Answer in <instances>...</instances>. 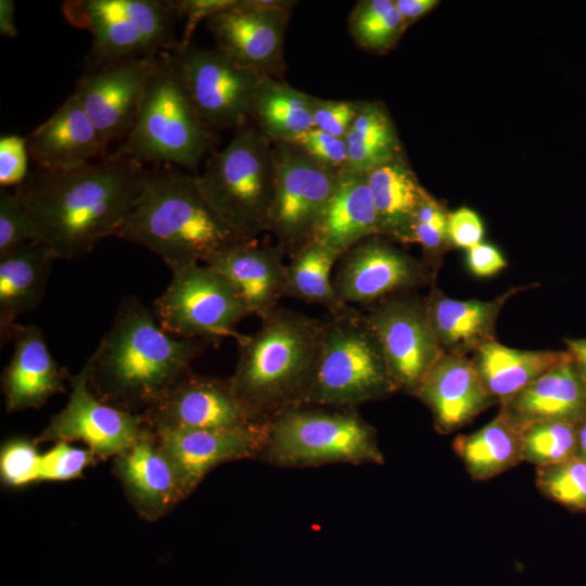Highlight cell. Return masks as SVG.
<instances>
[{
	"label": "cell",
	"instance_id": "6da1fadb",
	"mask_svg": "<svg viewBox=\"0 0 586 586\" xmlns=\"http://www.w3.org/2000/svg\"><path fill=\"white\" fill-rule=\"evenodd\" d=\"M145 171L141 163L114 152L69 170L38 168L14 193L56 258L77 259L115 237L139 198Z\"/></svg>",
	"mask_w": 586,
	"mask_h": 586
},
{
	"label": "cell",
	"instance_id": "7a4b0ae2",
	"mask_svg": "<svg viewBox=\"0 0 586 586\" xmlns=\"http://www.w3.org/2000/svg\"><path fill=\"white\" fill-rule=\"evenodd\" d=\"M206 344L171 336L137 296H127L86 361L89 386L107 404L144 413L191 371Z\"/></svg>",
	"mask_w": 586,
	"mask_h": 586
},
{
	"label": "cell",
	"instance_id": "3957f363",
	"mask_svg": "<svg viewBox=\"0 0 586 586\" xmlns=\"http://www.w3.org/2000/svg\"><path fill=\"white\" fill-rule=\"evenodd\" d=\"M115 237L154 253L171 271L250 242L217 217L195 177L173 168L145 171L139 198Z\"/></svg>",
	"mask_w": 586,
	"mask_h": 586
},
{
	"label": "cell",
	"instance_id": "277c9868",
	"mask_svg": "<svg viewBox=\"0 0 586 586\" xmlns=\"http://www.w3.org/2000/svg\"><path fill=\"white\" fill-rule=\"evenodd\" d=\"M323 320L277 307L259 329L238 339L231 387L258 421L302 407L319 352Z\"/></svg>",
	"mask_w": 586,
	"mask_h": 586
},
{
	"label": "cell",
	"instance_id": "5b68a950",
	"mask_svg": "<svg viewBox=\"0 0 586 586\" xmlns=\"http://www.w3.org/2000/svg\"><path fill=\"white\" fill-rule=\"evenodd\" d=\"M214 144L173 51L156 55L135 124L115 151L139 163L194 167Z\"/></svg>",
	"mask_w": 586,
	"mask_h": 586
},
{
	"label": "cell",
	"instance_id": "8992f818",
	"mask_svg": "<svg viewBox=\"0 0 586 586\" xmlns=\"http://www.w3.org/2000/svg\"><path fill=\"white\" fill-rule=\"evenodd\" d=\"M271 140L245 124L220 151L212 153L195 180L217 217L239 238L256 241L268 231L277 163Z\"/></svg>",
	"mask_w": 586,
	"mask_h": 586
},
{
	"label": "cell",
	"instance_id": "52a82bcc",
	"mask_svg": "<svg viewBox=\"0 0 586 586\" xmlns=\"http://www.w3.org/2000/svg\"><path fill=\"white\" fill-rule=\"evenodd\" d=\"M398 391L365 314L349 305L323 320L304 406L349 408Z\"/></svg>",
	"mask_w": 586,
	"mask_h": 586
},
{
	"label": "cell",
	"instance_id": "ba28073f",
	"mask_svg": "<svg viewBox=\"0 0 586 586\" xmlns=\"http://www.w3.org/2000/svg\"><path fill=\"white\" fill-rule=\"evenodd\" d=\"M65 20L92 37L85 72L175 50L174 0H67Z\"/></svg>",
	"mask_w": 586,
	"mask_h": 586
},
{
	"label": "cell",
	"instance_id": "9c48e42d",
	"mask_svg": "<svg viewBox=\"0 0 586 586\" xmlns=\"http://www.w3.org/2000/svg\"><path fill=\"white\" fill-rule=\"evenodd\" d=\"M281 466L323 462L382 463L373 429L352 410L294 407L267 421L263 448Z\"/></svg>",
	"mask_w": 586,
	"mask_h": 586
},
{
	"label": "cell",
	"instance_id": "30bf717a",
	"mask_svg": "<svg viewBox=\"0 0 586 586\" xmlns=\"http://www.w3.org/2000/svg\"><path fill=\"white\" fill-rule=\"evenodd\" d=\"M171 273L169 284L154 302V316L168 334L207 344L241 336L235 327L249 314L221 273L206 264Z\"/></svg>",
	"mask_w": 586,
	"mask_h": 586
},
{
	"label": "cell",
	"instance_id": "8fae6325",
	"mask_svg": "<svg viewBox=\"0 0 586 586\" xmlns=\"http://www.w3.org/2000/svg\"><path fill=\"white\" fill-rule=\"evenodd\" d=\"M273 146L277 180L268 231L291 257L313 239L341 173L320 164L294 143L277 142Z\"/></svg>",
	"mask_w": 586,
	"mask_h": 586
},
{
	"label": "cell",
	"instance_id": "7c38bea8",
	"mask_svg": "<svg viewBox=\"0 0 586 586\" xmlns=\"http://www.w3.org/2000/svg\"><path fill=\"white\" fill-rule=\"evenodd\" d=\"M365 317L397 390L416 395L444 353L431 329L423 298L392 295L372 304Z\"/></svg>",
	"mask_w": 586,
	"mask_h": 586
},
{
	"label": "cell",
	"instance_id": "4fadbf2b",
	"mask_svg": "<svg viewBox=\"0 0 586 586\" xmlns=\"http://www.w3.org/2000/svg\"><path fill=\"white\" fill-rule=\"evenodd\" d=\"M191 99L209 127L239 129L252 118V100L262 74L243 68L220 49L192 41L174 50Z\"/></svg>",
	"mask_w": 586,
	"mask_h": 586
},
{
	"label": "cell",
	"instance_id": "5bb4252c",
	"mask_svg": "<svg viewBox=\"0 0 586 586\" xmlns=\"http://www.w3.org/2000/svg\"><path fill=\"white\" fill-rule=\"evenodd\" d=\"M295 1L237 0L207 21L216 47L239 66L277 77L283 72L284 34Z\"/></svg>",
	"mask_w": 586,
	"mask_h": 586
},
{
	"label": "cell",
	"instance_id": "9a60e30c",
	"mask_svg": "<svg viewBox=\"0 0 586 586\" xmlns=\"http://www.w3.org/2000/svg\"><path fill=\"white\" fill-rule=\"evenodd\" d=\"M72 392L65 407L38 436L39 442H84L97 457L118 456L144 431L141 415L100 399L89 386V368L69 378Z\"/></svg>",
	"mask_w": 586,
	"mask_h": 586
},
{
	"label": "cell",
	"instance_id": "2e32d148",
	"mask_svg": "<svg viewBox=\"0 0 586 586\" xmlns=\"http://www.w3.org/2000/svg\"><path fill=\"white\" fill-rule=\"evenodd\" d=\"M432 275L426 264L374 235L341 255L333 284L344 303L372 305L429 283Z\"/></svg>",
	"mask_w": 586,
	"mask_h": 586
},
{
	"label": "cell",
	"instance_id": "e0dca14e",
	"mask_svg": "<svg viewBox=\"0 0 586 586\" xmlns=\"http://www.w3.org/2000/svg\"><path fill=\"white\" fill-rule=\"evenodd\" d=\"M153 430H231L263 423L235 396L230 381L190 371L141 415Z\"/></svg>",
	"mask_w": 586,
	"mask_h": 586
},
{
	"label": "cell",
	"instance_id": "ac0fdd59",
	"mask_svg": "<svg viewBox=\"0 0 586 586\" xmlns=\"http://www.w3.org/2000/svg\"><path fill=\"white\" fill-rule=\"evenodd\" d=\"M156 55L85 72L77 81L73 93L94 125L106 154L109 145L124 140L132 128Z\"/></svg>",
	"mask_w": 586,
	"mask_h": 586
},
{
	"label": "cell",
	"instance_id": "d6986e66",
	"mask_svg": "<svg viewBox=\"0 0 586 586\" xmlns=\"http://www.w3.org/2000/svg\"><path fill=\"white\" fill-rule=\"evenodd\" d=\"M153 432L189 494L219 463L253 456L263 449L267 421L231 430L158 428Z\"/></svg>",
	"mask_w": 586,
	"mask_h": 586
},
{
	"label": "cell",
	"instance_id": "ffe728a7",
	"mask_svg": "<svg viewBox=\"0 0 586 586\" xmlns=\"http://www.w3.org/2000/svg\"><path fill=\"white\" fill-rule=\"evenodd\" d=\"M415 396L430 409L441 434L457 431L498 404L485 388L471 358L454 353H443Z\"/></svg>",
	"mask_w": 586,
	"mask_h": 586
},
{
	"label": "cell",
	"instance_id": "44dd1931",
	"mask_svg": "<svg viewBox=\"0 0 586 586\" xmlns=\"http://www.w3.org/2000/svg\"><path fill=\"white\" fill-rule=\"evenodd\" d=\"M284 253L276 246L241 242L213 254L204 264L233 286L249 315L265 318L284 297Z\"/></svg>",
	"mask_w": 586,
	"mask_h": 586
},
{
	"label": "cell",
	"instance_id": "7402d4cb",
	"mask_svg": "<svg viewBox=\"0 0 586 586\" xmlns=\"http://www.w3.org/2000/svg\"><path fill=\"white\" fill-rule=\"evenodd\" d=\"M13 354L1 377L8 411L39 408L64 391L67 372L51 355L41 329L16 323Z\"/></svg>",
	"mask_w": 586,
	"mask_h": 586
},
{
	"label": "cell",
	"instance_id": "603a6c76",
	"mask_svg": "<svg viewBox=\"0 0 586 586\" xmlns=\"http://www.w3.org/2000/svg\"><path fill=\"white\" fill-rule=\"evenodd\" d=\"M534 285L514 286L489 301L456 300L437 288L423 298L431 329L444 353L468 355L495 340L497 318L517 293Z\"/></svg>",
	"mask_w": 586,
	"mask_h": 586
},
{
	"label": "cell",
	"instance_id": "cb8c5ba5",
	"mask_svg": "<svg viewBox=\"0 0 586 586\" xmlns=\"http://www.w3.org/2000/svg\"><path fill=\"white\" fill-rule=\"evenodd\" d=\"M27 150L39 168L52 171L74 169L107 155L74 93L27 137Z\"/></svg>",
	"mask_w": 586,
	"mask_h": 586
},
{
	"label": "cell",
	"instance_id": "d4e9b609",
	"mask_svg": "<svg viewBox=\"0 0 586 586\" xmlns=\"http://www.w3.org/2000/svg\"><path fill=\"white\" fill-rule=\"evenodd\" d=\"M499 405L521 428L538 422L578 426L586 420V384L569 356Z\"/></svg>",
	"mask_w": 586,
	"mask_h": 586
},
{
	"label": "cell",
	"instance_id": "484cf974",
	"mask_svg": "<svg viewBox=\"0 0 586 586\" xmlns=\"http://www.w3.org/2000/svg\"><path fill=\"white\" fill-rule=\"evenodd\" d=\"M115 469L135 506L148 518L162 515L186 496L171 461L155 433L146 428L130 448L117 456Z\"/></svg>",
	"mask_w": 586,
	"mask_h": 586
},
{
	"label": "cell",
	"instance_id": "4316f807",
	"mask_svg": "<svg viewBox=\"0 0 586 586\" xmlns=\"http://www.w3.org/2000/svg\"><path fill=\"white\" fill-rule=\"evenodd\" d=\"M53 251L37 240L0 256V345L12 340L18 316L42 301L50 278Z\"/></svg>",
	"mask_w": 586,
	"mask_h": 586
},
{
	"label": "cell",
	"instance_id": "83f0119b",
	"mask_svg": "<svg viewBox=\"0 0 586 586\" xmlns=\"http://www.w3.org/2000/svg\"><path fill=\"white\" fill-rule=\"evenodd\" d=\"M374 235H380V227L365 174L341 173L311 240L343 254Z\"/></svg>",
	"mask_w": 586,
	"mask_h": 586
},
{
	"label": "cell",
	"instance_id": "f1b7e54d",
	"mask_svg": "<svg viewBox=\"0 0 586 586\" xmlns=\"http://www.w3.org/2000/svg\"><path fill=\"white\" fill-rule=\"evenodd\" d=\"M568 351H523L495 340L480 345L471 360L487 392L498 404L569 358Z\"/></svg>",
	"mask_w": 586,
	"mask_h": 586
},
{
	"label": "cell",
	"instance_id": "f546056e",
	"mask_svg": "<svg viewBox=\"0 0 586 586\" xmlns=\"http://www.w3.org/2000/svg\"><path fill=\"white\" fill-rule=\"evenodd\" d=\"M365 176L377 211L380 235L406 243L413 214L425 189L403 155Z\"/></svg>",
	"mask_w": 586,
	"mask_h": 586
},
{
	"label": "cell",
	"instance_id": "4dcf8cb0",
	"mask_svg": "<svg viewBox=\"0 0 586 586\" xmlns=\"http://www.w3.org/2000/svg\"><path fill=\"white\" fill-rule=\"evenodd\" d=\"M453 449L474 481H487L522 462V428L499 408L477 431L457 435Z\"/></svg>",
	"mask_w": 586,
	"mask_h": 586
},
{
	"label": "cell",
	"instance_id": "1f68e13d",
	"mask_svg": "<svg viewBox=\"0 0 586 586\" xmlns=\"http://www.w3.org/2000/svg\"><path fill=\"white\" fill-rule=\"evenodd\" d=\"M314 97L275 77L263 76L252 100V118L273 142H294L315 128Z\"/></svg>",
	"mask_w": 586,
	"mask_h": 586
},
{
	"label": "cell",
	"instance_id": "d6a6232c",
	"mask_svg": "<svg viewBox=\"0 0 586 586\" xmlns=\"http://www.w3.org/2000/svg\"><path fill=\"white\" fill-rule=\"evenodd\" d=\"M341 255L318 241L307 242L286 264L284 296L321 305L329 315L346 309L349 305L340 298L331 278Z\"/></svg>",
	"mask_w": 586,
	"mask_h": 586
},
{
	"label": "cell",
	"instance_id": "836d02e7",
	"mask_svg": "<svg viewBox=\"0 0 586 586\" xmlns=\"http://www.w3.org/2000/svg\"><path fill=\"white\" fill-rule=\"evenodd\" d=\"M345 171L366 174L403 155L395 126L379 102H365L345 136Z\"/></svg>",
	"mask_w": 586,
	"mask_h": 586
},
{
	"label": "cell",
	"instance_id": "e575fe53",
	"mask_svg": "<svg viewBox=\"0 0 586 586\" xmlns=\"http://www.w3.org/2000/svg\"><path fill=\"white\" fill-rule=\"evenodd\" d=\"M406 28L394 0L358 1L348 17L351 37L370 52L387 51Z\"/></svg>",
	"mask_w": 586,
	"mask_h": 586
},
{
	"label": "cell",
	"instance_id": "d590c367",
	"mask_svg": "<svg viewBox=\"0 0 586 586\" xmlns=\"http://www.w3.org/2000/svg\"><path fill=\"white\" fill-rule=\"evenodd\" d=\"M577 426L560 422H538L522 428V461L544 467L576 455Z\"/></svg>",
	"mask_w": 586,
	"mask_h": 586
},
{
	"label": "cell",
	"instance_id": "8d00e7d4",
	"mask_svg": "<svg viewBox=\"0 0 586 586\" xmlns=\"http://www.w3.org/2000/svg\"><path fill=\"white\" fill-rule=\"evenodd\" d=\"M535 483L547 498L573 511H586V460L576 456L536 467Z\"/></svg>",
	"mask_w": 586,
	"mask_h": 586
},
{
	"label": "cell",
	"instance_id": "74e56055",
	"mask_svg": "<svg viewBox=\"0 0 586 586\" xmlns=\"http://www.w3.org/2000/svg\"><path fill=\"white\" fill-rule=\"evenodd\" d=\"M447 222L445 207L425 190L413 214L406 243H417L422 247L431 269L441 265L443 255L451 245Z\"/></svg>",
	"mask_w": 586,
	"mask_h": 586
},
{
	"label": "cell",
	"instance_id": "f35d334b",
	"mask_svg": "<svg viewBox=\"0 0 586 586\" xmlns=\"http://www.w3.org/2000/svg\"><path fill=\"white\" fill-rule=\"evenodd\" d=\"M41 455L34 442L12 438L5 442L0 454V474L3 483L22 487L39 482Z\"/></svg>",
	"mask_w": 586,
	"mask_h": 586
},
{
	"label": "cell",
	"instance_id": "ab89813d",
	"mask_svg": "<svg viewBox=\"0 0 586 586\" xmlns=\"http://www.w3.org/2000/svg\"><path fill=\"white\" fill-rule=\"evenodd\" d=\"M97 456L90 449L75 447L68 442L55 443L41 455L39 481H68L81 476Z\"/></svg>",
	"mask_w": 586,
	"mask_h": 586
},
{
	"label": "cell",
	"instance_id": "60d3db41",
	"mask_svg": "<svg viewBox=\"0 0 586 586\" xmlns=\"http://www.w3.org/2000/svg\"><path fill=\"white\" fill-rule=\"evenodd\" d=\"M37 240L38 234L15 193H11L7 188H0V256Z\"/></svg>",
	"mask_w": 586,
	"mask_h": 586
},
{
	"label": "cell",
	"instance_id": "b9f144b4",
	"mask_svg": "<svg viewBox=\"0 0 586 586\" xmlns=\"http://www.w3.org/2000/svg\"><path fill=\"white\" fill-rule=\"evenodd\" d=\"M364 101L313 99L315 128L339 138H345Z\"/></svg>",
	"mask_w": 586,
	"mask_h": 586
},
{
	"label": "cell",
	"instance_id": "7bdbcfd3",
	"mask_svg": "<svg viewBox=\"0 0 586 586\" xmlns=\"http://www.w3.org/2000/svg\"><path fill=\"white\" fill-rule=\"evenodd\" d=\"M310 157L336 171H345L347 164V146L345 138H339L328 132L313 128L294 142Z\"/></svg>",
	"mask_w": 586,
	"mask_h": 586
},
{
	"label": "cell",
	"instance_id": "ee69618b",
	"mask_svg": "<svg viewBox=\"0 0 586 586\" xmlns=\"http://www.w3.org/2000/svg\"><path fill=\"white\" fill-rule=\"evenodd\" d=\"M27 138L5 135L0 138V186L18 187L28 176Z\"/></svg>",
	"mask_w": 586,
	"mask_h": 586
},
{
	"label": "cell",
	"instance_id": "f6af8a7d",
	"mask_svg": "<svg viewBox=\"0 0 586 586\" xmlns=\"http://www.w3.org/2000/svg\"><path fill=\"white\" fill-rule=\"evenodd\" d=\"M237 0H174L180 17H186L181 46L192 41L193 33L202 20H209L216 14L233 8Z\"/></svg>",
	"mask_w": 586,
	"mask_h": 586
},
{
	"label": "cell",
	"instance_id": "bcb514c9",
	"mask_svg": "<svg viewBox=\"0 0 586 586\" xmlns=\"http://www.w3.org/2000/svg\"><path fill=\"white\" fill-rule=\"evenodd\" d=\"M447 229L451 245L466 250L480 244L484 235L480 216L468 207L448 213Z\"/></svg>",
	"mask_w": 586,
	"mask_h": 586
},
{
	"label": "cell",
	"instance_id": "7dc6e473",
	"mask_svg": "<svg viewBox=\"0 0 586 586\" xmlns=\"http://www.w3.org/2000/svg\"><path fill=\"white\" fill-rule=\"evenodd\" d=\"M467 264L470 271L477 277L493 276L507 265L497 247L483 242L468 250Z\"/></svg>",
	"mask_w": 586,
	"mask_h": 586
},
{
	"label": "cell",
	"instance_id": "c3c4849f",
	"mask_svg": "<svg viewBox=\"0 0 586 586\" xmlns=\"http://www.w3.org/2000/svg\"><path fill=\"white\" fill-rule=\"evenodd\" d=\"M440 2L437 0H394L406 27L429 13Z\"/></svg>",
	"mask_w": 586,
	"mask_h": 586
},
{
	"label": "cell",
	"instance_id": "681fc988",
	"mask_svg": "<svg viewBox=\"0 0 586 586\" xmlns=\"http://www.w3.org/2000/svg\"><path fill=\"white\" fill-rule=\"evenodd\" d=\"M566 351L586 384V337L582 339H565Z\"/></svg>",
	"mask_w": 586,
	"mask_h": 586
},
{
	"label": "cell",
	"instance_id": "f907efd6",
	"mask_svg": "<svg viewBox=\"0 0 586 586\" xmlns=\"http://www.w3.org/2000/svg\"><path fill=\"white\" fill-rule=\"evenodd\" d=\"M15 2L13 0H0V34L7 38H15Z\"/></svg>",
	"mask_w": 586,
	"mask_h": 586
},
{
	"label": "cell",
	"instance_id": "816d5d0a",
	"mask_svg": "<svg viewBox=\"0 0 586 586\" xmlns=\"http://www.w3.org/2000/svg\"><path fill=\"white\" fill-rule=\"evenodd\" d=\"M575 456L586 460V420L577 426Z\"/></svg>",
	"mask_w": 586,
	"mask_h": 586
}]
</instances>
